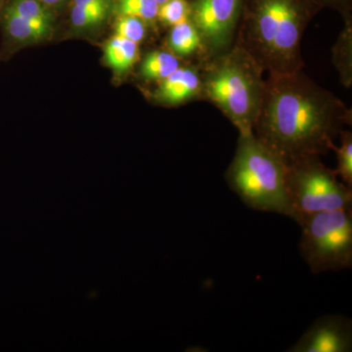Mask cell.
<instances>
[{
  "instance_id": "cell-1",
  "label": "cell",
  "mask_w": 352,
  "mask_h": 352,
  "mask_svg": "<svg viewBox=\"0 0 352 352\" xmlns=\"http://www.w3.org/2000/svg\"><path fill=\"white\" fill-rule=\"evenodd\" d=\"M351 120L339 98L298 71L264 82L252 132L289 164L327 154Z\"/></svg>"
},
{
  "instance_id": "cell-2",
  "label": "cell",
  "mask_w": 352,
  "mask_h": 352,
  "mask_svg": "<svg viewBox=\"0 0 352 352\" xmlns=\"http://www.w3.org/2000/svg\"><path fill=\"white\" fill-rule=\"evenodd\" d=\"M307 0H250L237 45L270 76L302 71V39L311 18Z\"/></svg>"
},
{
  "instance_id": "cell-3",
  "label": "cell",
  "mask_w": 352,
  "mask_h": 352,
  "mask_svg": "<svg viewBox=\"0 0 352 352\" xmlns=\"http://www.w3.org/2000/svg\"><path fill=\"white\" fill-rule=\"evenodd\" d=\"M287 170L284 160L252 133L240 135L226 179L250 208L296 220L287 190Z\"/></svg>"
},
{
  "instance_id": "cell-4",
  "label": "cell",
  "mask_w": 352,
  "mask_h": 352,
  "mask_svg": "<svg viewBox=\"0 0 352 352\" xmlns=\"http://www.w3.org/2000/svg\"><path fill=\"white\" fill-rule=\"evenodd\" d=\"M263 69L239 45L215 60L201 89L224 113L240 135L254 133L263 100Z\"/></svg>"
},
{
  "instance_id": "cell-5",
  "label": "cell",
  "mask_w": 352,
  "mask_h": 352,
  "mask_svg": "<svg viewBox=\"0 0 352 352\" xmlns=\"http://www.w3.org/2000/svg\"><path fill=\"white\" fill-rule=\"evenodd\" d=\"M300 256L314 274L352 266V208L323 210L303 215Z\"/></svg>"
},
{
  "instance_id": "cell-6",
  "label": "cell",
  "mask_w": 352,
  "mask_h": 352,
  "mask_svg": "<svg viewBox=\"0 0 352 352\" xmlns=\"http://www.w3.org/2000/svg\"><path fill=\"white\" fill-rule=\"evenodd\" d=\"M335 170L321 163L320 157H308L288 164L287 190L296 214L352 208V189L338 180Z\"/></svg>"
},
{
  "instance_id": "cell-7",
  "label": "cell",
  "mask_w": 352,
  "mask_h": 352,
  "mask_svg": "<svg viewBox=\"0 0 352 352\" xmlns=\"http://www.w3.org/2000/svg\"><path fill=\"white\" fill-rule=\"evenodd\" d=\"M242 6L243 0H195L190 6V21L210 52L220 53L230 47Z\"/></svg>"
},
{
  "instance_id": "cell-8",
  "label": "cell",
  "mask_w": 352,
  "mask_h": 352,
  "mask_svg": "<svg viewBox=\"0 0 352 352\" xmlns=\"http://www.w3.org/2000/svg\"><path fill=\"white\" fill-rule=\"evenodd\" d=\"M352 322L342 315L319 317L288 352H351Z\"/></svg>"
},
{
  "instance_id": "cell-9",
  "label": "cell",
  "mask_w": 352,
  "mask_h": 352,
  "mask_svg": "<svg viewBox=\"0 0 352 352\" xmlns=\"http://www.w3.org/2000/svg\"><path fill=\"white\" fill-rule=\"evenodd\" d=\"M201 90V80L195 69L178 68L161 80L155 97L168 105H178L195 97Z\"/></svg>"
},
{
  "instance_id": "cell-10",
  "label": "cell",
  "mask_w": 352,
  "mask_h": 352,
  "mask_svg": "<svg viewBox=\"0 0 352 352\" xmlns=\"http://www.w3.org/2000/svg\"><path fill=\"white\" fill-rule=\"evenodd\" d=\"M0 24L8 46L43 41L50 36L52 31L50 25L32 22L21 17L7 6H4L0 13Z\"/></svg>"
},
{
  "instance_id": "cell-11",
  "label": "cell",
  "mask_w": 352,
  "mask_h": 352,
  "mask_svg": "<svg viewBox=\"0 0 352 352\" xmlns=\"http://www.w3.org/2000/svg\"><path fill=\"white\" fill-rule=\"evenodd\" d=\"M138 43L122 36H112L104 46V61L116 73H126L138 62Z\"/></svg>"
},
{
  "instance_id": "cell-12",
  "label": "cell",
  "mask_w": 352,
  "mask_h": 352,
  "mask_svg": "<svg viewBox=\"0 0 352 352\" xmlns=\"http://www.w3.org/2000/svg\"><path fill=\"white\" fill-rule=\"evenodd\" d=\"M175 55L164 51L148 53L140 66V75L147 80H163L179 68Z\"/></svg>"
},
{
  "instance_id": "cell-13",
  "label": "cell",
  "mask_w": 352,
  "mask_h": 352,
  "mask_svg": "<svg viewBox=\"0 0 352 352\" xmlns=\"http://www.w3.org/2000/svg\"><path fill=\"white\" fill-rule=\"evenodd\" d=\"M168 44L176 54L189 55L195 52L203 43L195 25L191 21L186 20L173 25Z\"/></svg>"
},
{
  "instance_id": "cell-14",
  "label": "cell",
  "mask_w": 352,
  "mask_h": 352,
  "mask_svg": "<svg viewBox=\"0 0 352 352\" xmlns=\"http://www.w3.org/2000/svg\"><path fill=\"white\" fill-rule=\"evenodd\" d=\"M109 6H76L73 4L69 11L72 25L76 29L85 30L100 25L110 12Z\"/></svg>"
},
{
  "instance_id": "cell-15",
  "label": "cell",
  "mask_w": 352,
  "mask_h": 352,
  "mask_svg": "<svg viewBox=\"0 0 352 352\" xmlns=\"http://www.w3.org/2000/svg\"><path fill=\"white\" fill-rule=\"evenodd\" d=\"M6 6L21 17L52 27V9L44 6L39 0H10Z\"/></svg>"
},
{
  "instance_id": "cell-16",
  "label": "cell",
  "mask_w": 352,
  "mask_h": 352,
  "mask_svg": "<svg viewBox=\"0 0 352 352\" xmlns=\"http://www.w3.org/2000/svg\"><path fill=\"white\" fill-rule=\"evenodd\" d=\"M340 136L342 145L339 148L333 147L338 157V168L335 173L342 178L344 184L352 188V135L351 132L342 131Z\"/></svg>"
},
{
  "instance_id": "cell-17",
  "label": "cell",
  "mask_w": 352,
  "mask_h": 352,
  "mask_svg": "<svg viewBox=\"0 0 352 352\" xmlns=\"http://www.w3.org/2000/svg\"><path fill=\"white\" fill-rule=\"evenodd\" d=\"M116 2L120 15L132 16L144 22H151L157 18L159 6L155 0H117Z\"/></svg>"
},
{
  "instance_id": "cell-18",
  "label": "cell",
  "mask_w": 352,
  "mask_h": 352,
  "mask_svg": "<svg viewBox=\"0 0 352 352\" xmlns=\"http://www.w3.org/2000/svg\"><path fill=\"white\" fill-rule=\"evenodd\" d=\"M190 6L186 0H168L159 6L157 18H159L164 24L175 25L189 20Z\"/></svg>"
},
{
  "instance_id": "cell-19",
  "label": "cell",
  "mask_w": 352,
  "mask_h": 352,
  "mask_svg": "<svg viewBox=\"0 0 352 352\" xmlns=\"http://www.w3.org/2000/svg\"><path fill=\"white\" fill-rule=\"evenodd\" d=\"M115 32L117 36L139 43L145 38L146 25L144 21L139 18L120 15L116 21Z\"/></svg>"
},
{
  "instance_id": "cell-20",
  "label": "cell",
  "mask_w": 352,
  "mask_h": 352,
  "mask_svg": "<svg viewBox=\"0 0 352 352\" xmlns=\"http://www.w3.org/2000/svg\"><path fill=\"white\" fill-rule=\"evenodd\" d=\"M76 6H109L112 4V0H74Z\"/></svg>"
},
{
  "instance_id": "cell-21",
  "label": "cell",
  "mask_w": 352,
  "mask_h": 352,
  "mask_svg": "<svg viewBox=\"0 0 352 352\" xmlns=\"http://www.w3.org/2000/svg\"><path fill=\"white\" fill-rule=\"evenodd\" d=\"M39 1L43 2L44 6H47L48 8L53 9L55 7L61 6L65 0H39Z\"/></svg>"
},
{
  "instance_id": "cell-22",
  "label": "cell",
  "mask_w": 352,
  "mask_h": 352,
  "mask_svg": "<svg viewBox=\"0 0 352 352\" xmlns=\"http://www.w3.org/2000/svg\"><path fill=\"white\" fill-rule=\"evenodd\" d=\"M157 2V6H161V4L164 3V2L168 1V0H155Z\"/></svg>"
},
{
  "instance_id": "cell-23",
  "label": "cell",
  "mask_w": 352,
  "mask_h": 352,
  "mask_svg": "<svg viewBox=\"0 0 352 352\" xmlns=\"http://www.w3.org/2000/svg\"><path fill=\"white\" fill-rule=\"evenodd\" d=\"M2 0H0V6H1Z\"/></svg>"
}]
</instances>
